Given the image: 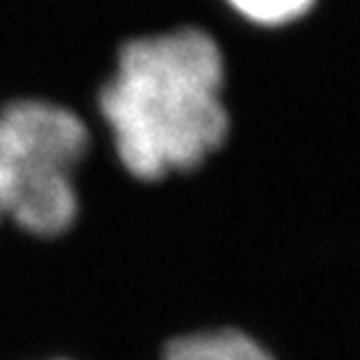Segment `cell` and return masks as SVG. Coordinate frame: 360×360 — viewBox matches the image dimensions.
<instances>
[{"instance_id":"1","label":"cell","mask_w":360,"mask_h":360,"mask_svg":"<svg viewBox=\"0 0 360 360\" xmlns=\"http://www.w3.org/2000/svg\"><path fill=\"white\" fill-rule=\"evenodd\" d=\"M104 158L126 181L155 190L203 174L235 129L230 53L195 19L123 38L89 99Z\"/></svg>"},{"instance_id":"2","label":"cell","mask_w":360,"mask_h":360,"mask_svg":"<svg viewBox=\"0 0 360 360\" xmlns=\"http://www.w3.org/2000/svg\"><path fill=\"white\" fill-rule=\"evenodd\" d=\"M0 131L11 174L6 230L35 243L65 240L83 219V176L102 150L89 112L56 96L19 94L0 102Z\"/></svg>"},{"instance_id":"3","label":"cell","mask_w":360,"mask_h":360,"mask_svg":"<svg viewBox=\"0 0 360 360\" xmlns=\"http://www.w3.org/2000/svg\"><path fill=\"white\" fill-rule=\"evenodd\" d=\"M155 360H278L272 349L248 334L240 326L211 323V326H184L166 334Z\"/></svg>"},{"instance_id":"4","label":"cell","mask_w":360,"mask_h":360,"mask_svg":"<svg viewBox=\"0 0 360 360\" xmlns=\"http://www.w3.org/2000/svg\"><path fill=\"white\" fill-rule=\"evenodd\" d=\"M235 22L254 30H285L315 11L321 0H217Z\"/></svg>"},{"instance_id":"5","label":"cell","mask_w":360,"mask_h":360,"mask_svg":"<svg viewBox=\"0 0 360 360\" xmlns=\"http://www.w3.org/2000/svg\"><path fill=\"white\" fill-rule=\"evenodd\" d=\"M8 206H11V174H8V153L0 131V230L8 224Z\"/></svg>"},{"instance_id":"6","label":"cell","mask_w":360,"mask_h":360,"mask_svg":"<svg viewBox=\"0 0 360 360\" xmlns=\"http://www.w3.org/2000/svg\"><path fill=\"white\" fill-rule=\"evenodd\" d=\"M30 360H80V358L67 355V352H51V355H38V358H30Z\"/></svg>"}]
</instances>
